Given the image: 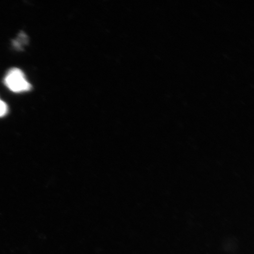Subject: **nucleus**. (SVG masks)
<instances>
[{
	"label": "nucleus",
	"instance_id": "nucleus-2",
	"mask_svg": "<svg viewBox=\"0 0 254 254\" xmlns=\"http://www.w3.org/2000/svg\"><path fill=\"white\" fill-rule=\"evenodd\" d=\"M8 108L4 101L0 100V117H4L7 114Z\"/></svg>",
	"mask_w": 254,
	"mask_h": 254
},
{
	"label": "nucleus",
	"instance_id": "nucleus-1",
	"mask_svg": "<svg viewBox=\"0 0 254 254\" xmlns=\"http://www.w3.org/2000/svg\"><path fill=\"white\" fill-rule=\"evenodd\" d=\"M4 82L6 86L14 93L28 91L31 88L23 72L18 68L11 69L6 74Z\"/></svg>",
	"mask_w": 254,
	"mask_h": 254
}]
</instances>
